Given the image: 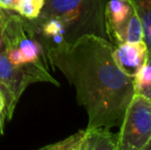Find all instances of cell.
I'll return each mask as SVG.
<instances>
[{"instance_id":"9c48e42d","label":"cell","mask_w":151,"mask_h":150,"mask_svg":"<svg viewBox=\"0 0 151 150\" xmlns=\"http://www.w3.org/2000/svg\"><path fill=\"white\" fill-rule=\"evenodd\" d=\"M143 25L144 41L151 50V0H132Z\"/></svg>"},{"instance_id":"2e32d148","label":"cell","mask_w":151,"mask_h":150,"mask_svg":"<svg viewBox=\"0 0 151 150\" xmlns=\"http://www.w3.org/2000/svg\"><path fill=\"white\" fill-rule=\"evenodd\" d=\"M2 46H3V42H2V40H0V50H1Z\"/></svg>"},{"instance_id":"8992f818","label":"cell","mask_w":151,"mask_h":150,"mask_svg":"<svg viewBox=\"0 0 151 150\" xmlns=\"http://www.w3.org/2000/svg\"><path fill=\"white\" fill-rule=\"evenodd\" d=\"M148 55L144 40L137 42H123L115 45L112 52L114 62L125 75L134 78L143 67Z\"/></svg>"},{"instance_id":"6da1fadb","label":"cell","mask_w":151,"mask_h":150,"mask_svg":"<svg viewBox=\"0 0 151 150\" xmlns=\"http://www.w3.org/2000/svg\"><path fill=\"white\" fill-rule=\"evenodd\" d=\"M114 45L105 38L83 35L48 47L46 56L75 88L77 103L88 116V128H119L134 97V78L114 62Z\"/></svg>"},{"instance_id":"ba28073f","label":"cell","mask_w":151,"mask_h":150,"mask_svg":"<svg viewBox=\"0 0 151 150\" xmlns=\"http://www.w3.org/2000/svg\"><path fill=\"white\" fill-rule=\"evenodd\" d=\"M134 95H141L151 100V50L141 70L134 77Z\"/></svg>"},{"instance_id":"8fae6325","label":"cell","mask_w":151,"mask_h":150,"mask_svg":"<svg viewBox=\"0 0 151 150\" xmlns=\"http://www.w3.org/2000/svg\"><path fill=\"white\" fill-rule=\"evenodd\" d=\"M8 16L9 14L6 11H4L3 8L0 7V40H3V34H4V30H5L6 23H7L8 20Z\"/></svg>"},{"instance_id":"9a60e30c","label":"cell","mask_w":151,"mask_h":150,"mask_svg":"<svg viewBox=\"0 0 151 150\" xmlns=\"http://www.w3.org/2000/svg\"><path fill=\"white\" fill-rule=\"evenodd\" d=\"M143 150H151V139L149 140V142L145 145V147H144Z\"/></svg>"},{"instance_id":"277c9868","label":"cell","mask_w":151,"mask_h":150,"mask_svg":"<svg viewBox=\"0 0 151 150\" xmlns=\"http://www.w3.org/2000/svg\"><path fill=\"white\" fill-rule=\"evenodd\" d=\"M117 150H143L151 139V100L134 95L117 134Z\"/></svg>"},{"instance_id":"30bf717a","label":"cell","mask_w":151,"mask_h":150,"mask_svg":"<svg viewBox=\"0 0 151 150\" xmlns=\"http://www.w3.org/2000/svg\"><path fill=\"white\" fill-rule=\"evenodd\" d=\"M44 1L45 0H20L16 11L28 20H35L43 8Z\"/></svg>"},{"instance_id":"5bb4252c","label":"cell","mask_w":151,"mask_h":150,"mask_svg":"<svg viewBox=\"0 0 151 150\" xmlns=\"http://www.w3.org/2000/svg\"><path fill=\"white\" fill-rule=\"evenodd\" d=\"M3 135V119L1 117V114H0V137Z\"/></svg>"},{"instance_id":"7c38bea8","label":"cell","mask_w":151,"mask_h":150,"mask_svg":"<svg viewBox=\"0 0 151 150\" xmlns=\"http://www.w3.org/2000/svg\"><path fill=\"white\" fill-rule=\"evenodd\" d=\"M20 0H0V7L6 10H16Z\"/></svg>"},{"instance_id":"52a82bcc","label":"cell","mask_w":151,"mask_h":150,"mask_svg":"<svg viewBox=\"0 0 151 150\" xmlns=\"http://www.w3.org/2000/svg\"><path fill=\"white\" fill-rule=\"evenodd\" d=\"M117 134L109 128H86L82 132L80 150H117Z\"/></svg>"},{"instance_id":"5b68a950","label":"cell","mask_w":151,"mask_h":150,"mask_svg":"<svg viewBox=\"0 0 151 150\" xmlns=\"http://www.w3.org/2000/svg\"><path fill=\"white\" fill-rule=\"evenodd\" d=\"M105 25L108 40L114 46L144 40L143 25L132 0H107Z\"/></svg>"},{"instance_id":"4fadbf2b","label":"cell","mask_w":151,"mask_h":150,"mask_svg":"<svg viewBox=\"0 0 151 150\" xmlns=\"http://www.w3.org/2000/svg\"><path fill=\"white\" fill-rule=\"evenodd\" d=\"M4 110H5V100H4L3 94L0 90V114L3 113Z\"/></svg>"},{"instance_id":"3957f363","label":"cell","mask_w":151,"mask_h":150,"mask_svg":"<svg viewBox=\"0 0 151 150\" xmlns=\"http://www.w3.org/2000/svg\"><path fill=\"white\" fill-rule=\"evenodd\" d=\"M37 81L52 82L59 86V82L50 76L42 63L14 65L5 52H0V90L5 100L6 117L12 119L14 108L26 88Z\"/></svg>"},{"instance_id":"7a4b0ae2","label":"cell","mask_w":151,"mask_h":150,"mask_svg":"<svg viewBox=\"0 0 151 150\" xmlns=\"http://www.w3.org/2000/svg\"><path fill=\"white\" fill-rule=\"evenodd\" d=\"M107 0H45L36 24L50 19L60 21L65 29V41L72 42L83 35L108 40L105 25Z\"/></svg>"}]
</instances>
